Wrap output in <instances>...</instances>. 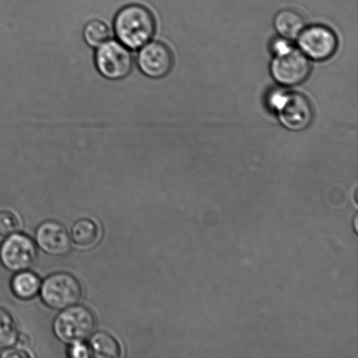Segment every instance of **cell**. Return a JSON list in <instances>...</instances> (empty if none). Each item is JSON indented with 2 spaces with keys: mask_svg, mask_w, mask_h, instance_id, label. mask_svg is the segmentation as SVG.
Returning <instances> with one entry per match:
<instances>
[{
  "mask_svg": "<svg viewBox=\"0 0 358 358\" xmlns=\"http://www.w3.org/2000/svg\"><path fill=\"white\" fill-rule=\"evenodd\" d=\"M35 241L45 254L62 257L72 249V238L66 227L59 221L42 222L35 231Z\"/></svg>",
  "mask_w": 358,
  "mask_h": 358,
  "instance_id": "obj_9",
  "label": "cell"
},
{
  "mask_svg": "<svg viewBox=\"0 0 358 358\" xmlns=\"http://www.w3.org/2000/svg\"><path fill=\"white\" fill-rule=\"evenodd\" d=\"M19 336L15 319L5 308L0 307V350L17 345Z\"/></svg>",
  "mask_w": 358,
  "mask_h": 358,
  "instance_id": "obj_15",
  "label": "cell"
},
{
  "mask_svg": "<svg viewBox=\"0 0 358 358\" xmlns=\"http://www.w3.org/2000/svg\"><path fill=\"white\" fill-rule=\"evenodd\" d=\"M155 30L156 22L152 12L141 3H129L115 15V34L122 44L133 50L148 43Z\"/></svg>",
  "mask_w": 358,
  "mask_h": 358,
  "instance_id": "obj_1",
  "label": "cell"
},
{
  "mask_svg": "<svg viewBox=\"0 0 358 358\" xmlns=\"http://www.w3.org/2000/svg\"><path fill=\"white\" fill-rule=\"evenodd\" d=\"M20 224L15 214L9 210L0 212V236L8 237L17 233Z\"/></svg>",
  "mask_w": 358,
  "mask_h": 358,
  "instance_id": "obj_17",
  "label": "cell"
},
{
  "mask_svg": "<svg viewBox=\"0 0 358 358\" xmlns=\"http://www.w3.org/2000/svg\"><path fill=\"white\" fill-rule=\"evenodd\" d=\"M83 36L87 45L92 48H98L110 40V31L103 21L93 20L84 27Z\"/></svg>",
  "mask_w": 358,
  "mask_h": 358,
  "instance_id": "obj_16",
  "label": "cell"
},
{
  "mask_svg": "<svg viewBox=\"0 0 358 358\" xmlns=\"http://www.w3.org/2000/svg\"><path fill=\"white\" fill-rule=\"evenodd\" d=\"M94 61L98 71L108 80L125 78L133 66V56L129 48L114 40H108L98 47Z\"/></svg>",
  "mask_w": 358,
  "mask_h": 358,
  "instance_id": "obj_5",
  "label": "cell"
},
{
  "mask_svg": "<svg viewBox=\"0 0 358 358\" xmlns=\"http://www.w3.org/2000/svg\"><path fill=\"white\" fill-rule=\"evenodd\" d=\"M68 355L69 357L75 358L91 357L90 347L84 342L72 343V345H69Z\"/></svg>",
  "mask_w": 358,
  "mask_h": 358,
  "instance_id": "obj_18",
  "label": "cell"
},
{
  "mask_svg": "<svg viewBox=\"0 0 358 358\" xmlns=\"http://www.w3.org/2000/svg\"><path fill=\"white\" fill-rule=\"evenodd\" d=\"M96 319L92 311L83 305H73L61 310L52 322V331L63 343L85 342L94 334Z\"/></svg>",
  "mask_w": 358,
  "mask_h": 358,
  "instance_id": "obj_2",
  "label": "cell"
},
{
  "mask_svg": "<svg viewBox=\"0 0 358 358\" xmlns=\"http://www.w3.org/2000/svg\"><path fill=\"white\" fill-rule=\"evenodd\" d=\"M291 45L287 44V42L283 40H278L273 43V51L275 54H280V52H285L289 49Z\"/></svg>",
  "mask_w": 358,
  "mask_h": 358,
  "instance_id": "obj_20",
  "label": "cell"
},
{
  "mask_svg": "<svg viewBox=\"0 0 358 358\" xmlns=\"http://www.w3.org/2000/svg\"><path fill=\"white\" fill-rule=\"evenodd\" d=\"M311 66L307 56L291 47L276 54L270 66L273 80L280 85H299L310 76Z\"/></svg>",
  "mask_w": 358,
  "mask_h": 358,
  "instance_id": "obj_7",
  "label": "cell"
},
{
  "mask_svg": "<svg viewBox=\"0 0 358 358\" xmlns=\"http://www.w3.org/2000/svg\"><path fill=\"white\" fill-rule=\"evenodd\" d=\"M138 64L142 73L150 78H163L173 69V52L162 42L149 41L139 52Z\"/></svg>",
  "mask_w": 358,
  "mask_h": 358,
  "instance_id": "obj_10",
  "label": "cell"
},
{
  "mask_svg": "<svg viewBox=\"0 0 358 358\" xmlns=\"http://www.w3.org/2000/svg\"><path fill=\"white\" fill-rule=\"evenodd\" d=\"M301 52L314 61H326L335 55L338 37L331 28L322 24L305 27L297 38Z\"/></svg>",
  "mask_w": 358,
  "mask_h": 358,
  "instance_id": "obj_8",
  "label": "cell"
},
{
  "mask_svg": "<svg viewBox=\"0 0 358 358\" xmlns=\"http://www.w3.org/2000/svg\"><path fill=\"white\" fill-rule=\"evenodd\" d=\"M37 258L36 245L26 234L10 235L0 245V262L8 271L17 273L29 270L36 263Z\"/></svg>",
  "mask_w": 358,
  "mask_h": 358,
  "instance_id": "obj_6",
  "label": "cell"
},
{
  "mask_svg": "<svg viewBox=\"0 0 358 358\" xmlns=\"http://www.w3.org/2000/svg\"><path fill=\"white\" fill-rule=\"evenodd\" d=\"M0 357L2 358H30L31 355L30 353L26 352L22 349L13 348L10 347L3 350V352L0 354Z\"/></svg>",
  "mask_w": 358,
  "mask_h": 358,
  "instance_id": "obj_19",
  "label": "cell"
},
{
  "mask_svg": "<svg viewBox=\"0 0 358 358\" xmlns=\"http://www.w3.org/2000/svg\"><path fill=\"white\" fill-rule=\"evenodd\" d=\"M270 107L277 112L280 124L290 131H303L314 118L310 100L303 94L276 91L268 98Z\"/></svg>",
  "mask_w": 358,
  "mask_h": 358,
  "instance_id": "obj_3",
  "label": "cell"
},
{
  "mask_svg": "<svg viewBox=\"0 0 358 358\" xmlns=\"http://www.w3.org/2000/svg\"><path fill=\"white\" fill-rule=\"evenodd\" d=\"M91 357L96 358H118L121 357L120 343L110 333L101 331L94 333L87 343Z\"/></svg>",
  "mask_w": 358,
  "mask_h": 358,
  "instance_id": "obj_13",
  "label": "cell"
},
{
  "mask_svg": "<svg viewBox=\"0 0 358 358\" xmlns=\"http://www.w3.org/2000/svg\"><path fill=\"white\" fill-rule=\"evenodd\" d=\"M40 277L29 270L16 273L10 280V290L14 296L20 300L28 301L34 299L40 294L41 287Z\"/></svg>",
  "mask_w": 358,
  "mask_h": 358,
  "instance_id": "obj_12",
  "label": "cell"
},
{
  "mask_svg": "<svg viewBox=\"0 0 358 358\" xmlns=\"http://www.w3.org/2000/svg\"><path fill=\"white\" fill-rule=\"evenodd\" d=\"M72 241L80 248H91L99 241L100 229L90 219H80L71 228Z\"/></svg>",
  "mask_w": 358,
  "mask_h": 358,
  "instance_id": "obj_14",
  "label": "cell"
},
{
  "mask_svg": "<svg viewBox=\"0 0 358 358\" xmlns=\"http://www.w3.org/2000/svg\"><path fill=\"white\" fill-rule=\"evenodd\" d=\"M277 33L285 40H297L301 31L306 27V21L300 13L292 9L280 10L275 17Z\"/></svg>",
  "mask_w": 358,
  "mask_h": 358,
  "instance_id": "obj_11",
  "label": "cell"
},
{
  "mask_svg": "<svg viewBox=\"0 0 358 358\" xmlns=\"http://www.w3.org/2000/svg\"><path fill=\"white\" fill-rule=\"evenodd\" d=\"M40 294L48 308L63 310L78 304L82 299L83 287L72 273L58 272L48 276L41 282Z\"/></svg>",
  "mask_w": 358,
  "mask_h": 358,
  "instance_id": "obj_4",
  "label": "cell"
}]
</instances>
